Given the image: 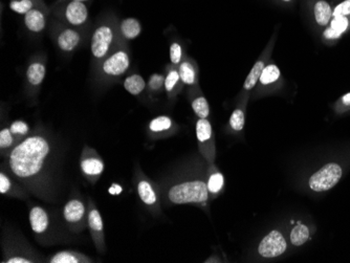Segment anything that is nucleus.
<instances>
[{
  "label": "nucleus",
  "mask_w": 350,
  "mask_h": 263,
  "mask_svg": "<svg viewBox=\"0 0 350 263\" xmlns=\"http://www.w3.org/2000/svg\"><path fill=\"white\" fill-rule=\"evenodd\" d=\"M324 36L327 39H335L341 36V34L336 33L335 31H333L331 28H328L325 32H324Z\"/></svg>",
  "instance_id": "58836bf2"
},
{
  "label": "nucleus",
  "mask_w": 350,
  "mask_h": 263,
  "mask_svg": "<svg viewBox=\"0 0 350 263\" xmlns=\"http://www.w3.org/2000/svg\"><path fill=\"white\" fill-rule=\"evenodd\" d=\"M130 65L129 56L126 52L120 51L104 61L102 70L108 76H121L125 74Z\"/></svg>",
  "instance_id": "1a4fd4ad"
},
{
  "label": "nucleus",
  "mask_w": 350,
  "mask_h": 263,
  "mask_svg": "<svg viewBox=\"0 0 350 263\" xmlns=\"http://www.w3.org/2000/svg\"><path fill=\"white\" fill-rule=\"evenodd\" d=\"M51 153V143L42 135H31L13 148L9 155L11 172L22 180L40 175Z\"/></svg>",
  "instance_id": "f257e3e1"
},
{
  "label": "nucleus",
  "mask_w": 350,
  "mask_h": 263,
  "mask_svg": "<svg viewBox=\"0 0 350 263\" xmlns=\"http://www.w3.org/2000/svg\"><path fill=\"white\" fill-rule=\"evenodd\" d=\"M112 40H114V32L109 27L103 26L96 30L92 39V53L95 58H104L110 49Z\"/></svg>",
  "instance_id": "6e6552de"
},
{
  "label": "nucleus",
  "mask_w": 350,
  "mask_h": 263,
  "mask_svg": "<svg viewBox=\"0 0 350 263\" xmlns=\"http://www.w3.org/2000/svg\"><path fill=\"white\" fill-rule=\"evenodd\" d=\"M27 28L34 33H40L45 28V18L40 11L31 10L25 16Z\"/></svg>",
  "instance_id": "dca6fc26"
},
{
  "label": "nucleus",
  "mask_w": 350,
  "mask_h": 263,
  "mask_svg": "<svg viewBox=\"0 0 350 263\" xmlns=\"http://www.w3.org/2000/svg\"><path fill=\"white\" fill-rule=\"evenodd\" d=\"M170 59L173 64H177L182 59V48L178 43H173L170 48Z\"/></svg>",
  "instance_id": "c9c22d12"
},
{
  "label": "nucleus",
  "mask_w": 350,
  "mask_h": 263,
  "mask_svg": "<svg viewBox=\"0 0 350 263\" xmlns=\"http://www.w3.org/2000/svg\"><path fill=\"white\" fill-rule=\"evenodd\" d=\"M29 219L32 231L36 235H42L48 231L50 226V216L40 205H34L31 208Z\"/></svg>",
  "instance_id": "9d476101"
},
{
  "label": "nucleus",
  "mask_w": 350,
  "mask_h": 263,
  "mask_svg": "<svg viewBox=\"0 0 350 263\" xmlns=\"http://www.w3.org/2000/svg\"><path fill=\"white\" fill-rule=\"evenodd\" d=\"M123 191L122 187L120 185H112L109 189V193L112 194V195H119Z\"/></svg>",
  "instance_id": "ea45409f"
},
{
  "label": "nucleus",
  "mask_w": 350,
  "mask_h": 263,
  "mask_svg": "<svg viewBox=\"0 0 350 263\" xmlns=\"http://www.w3.org/2000/svg\"><path fill=\"white\" fill-rule=\"evenodd\" d=\"M172 125V121L170 118L168 117H157L155 119H153L150 124H149V129L151 132L157 133V132H162L165 130H168L169 128L171 127Z\"/></svg>",
  "instance_id": "a878e982"
},
{
  "label": "nucleus",
  "mask_w": 350,
  "mask_h": 263,
  "mask_svg": "<svg viewBox=\"0 0 350 263\" xmlns=\"http://www.w3.org/2000/svg\"><path fill=\"white\" fill-rule=\"evenodd\" d=\"M4 262L7 263H32L34 262L32 259L24 257V256H12L7 258Z\"/></svg>",
  "instance_id": "4c0bfd02"
},
{
  "label": "nucleus",
  "mask_w": 350,
  "mask_h": 263,
  "mask_svg": "<svg viewBox=\"0 0 350 263\" xmlns=\"http://www.w3.org/2000/svg\"><path fill=\"white\" fill-rule=\"evenodd\" d=\"M342 168L335 163H329L313 173L309 178V187L314 192H323L333 188L342 177Z\"/></svg>",
  "instance_id": "7ed1b4c3"
},
{
  "label": "nucleus",
  "mask_w": 350,
  "mask_h": 263,
  "mask_svg": "<svg viewBox=\"0 0 350 263\" xmlns=\"http://www.w3.org/2000/svg\"><path fill=\"white\" fill-rule=\"evenodd\" d=\"M80 168L82 174L89 181L95 182L103 173L105 165L103 159L98 155L96 150L86 147L81 157Z\"/></svg>",
  "instance_id": "20e7f679"
},
{
  "label": "nucleus",
  "mask_w": 350,
  "mask_h": 263,
  "mask_svg": "<svg viewBox=\"0 0 350 263\" xmlns=\"http://www.w3.org/2000/svg\"><path fill=\"white\" fill-rule=\"evenodd\" d=\"M74 2H81V3H83V2H86V0H74Z\"/></svg>",
  "instance_id": "79ce46f5"
},
{
  "label": "nucleus",
  "mask_w": 350,
  "mask_h": 263,
  "mask_svg": "<svg viewBox=\"0 0 350 263\" xmlns=\"http://www.w3.org/2000/svg\"><path fill=\"white\" fill-rule=\"evenodd\" d=\"M169 199L175 204L204 203L209 198V189L201 180L186 181L173 186L168 193Z\"/></svg>",
  "instance_id": "f03ea898"
},
{
  "label": "nucleus",
  "mask_w": 350,
  "mask_h": 263,
  "mask_svg": "<svg viewBox=\"0 0 350 263\" xmlns=\"http://www.w3.org/2000/svg\"><path fill=\"white\" fill-rule=\"evenodd\" d=\"M349 19L346 16H336L330 21V28L338 34H342L348 29Z\"/></svg>",
  "instance_id": "7c9ffc66"
},
{
  "label": "nucleus",
  "mask_w": 350,
  "mask_h": 263,
  "mask_svg": "<svg viewBox=\"0 0 350 263\" xmlns=\"http://www.w3.org/2000/svg\"><path fill=\"white\" fill-rule=\"evenodd\" d=\"M45 77V66L39 62L32 63L27 72V78L30 84L40 85Z\"/></svg>",
  "instance_id": "6ab92c4d"
},
{
  "label": "nucleus",
  "mask_w": 350,
  "mask_h": 263,
  "mask_svg": "<svg viewBox=\"0 0 350 263\" xmlns=\"http://www.w3.org/2000/svg\"><path fill=\"white\" fill-rule=\"evenodd\" d=\"M14 189V185L11 178L4 172L0 173V193L3 195H7Z\"/></svg>",
  "instance_id": "473e14b6"
},
{
  "label": "nucleus",
  "mask_w": 350,
  "mask_h": 263,
  "mask_svg": "<svg viewBox=\"0 0 350 263\" xmlns=\"http://www.w3.org/2000/svg\"><path fill=\"white\" fill-rule=\"evenodd\" d=\"M223 176L221 173L216 172L210 176L208 181V189L212 194H217L223 187Z\"/></svg>",
  "instance_id": "bb28decb"
},
{
  "label": "nucleus",
  "mask_w": 350,
  "mask_h": 263,
  "mask_svg": "<svg viewBox=\"0 0 350 263\" xmlns=\"http://www.w3.org/2000/svg\"><path fill=\"white\" fill-rule=\"evenodd\" d=\"M286 249L284 237L278 231H272L267 234L259 244L258 251L262 257L275 258L282 255Z\"/></svg>",
  "instance_id": "423d86ee"
},
{
  "label": "nucleus",
  "mask_w": 350,
  "mask_h": 263,
  "mask_svg": "<svg viewBox=\"0 0 350 263\" xmlns=\"http://www.w3.org/2000/svg\"><path fill=\"white\" fill-rule=\"evenodd\" d=\"M121 32L123 36L128 40H132L139 37L142 32V27L140 22L135 18H127L122 21Z\"/></svg>",
  "instance_id": "f3484780"
},
{
  "label": "nucleus",
  "mask_w": 350,
  "mask_h": 263,
  "mask_svg": "<svg viewBox=\"0 0 350 263\" xmlns=\"http://www.w3.org/2000/svg\"><path fill=\"white\" fill-rule=\"evenodd\" d=\"M87 224L89 227L92 238L96 244V247L101 253L105 250V236H104V224L98 209H96L92 204V208L89 205V211L87 214Z\"/></svg>",
  "instance_id": "0eeeda50"
},
{
  "label": "nucleus",
  "mask_w": 350,
  "mask_h": 263,
  "mask_svg": "<svg viewBox=\"0 0 350 263\" xmlns=\"http://www.w3.org/2000/svg\"><path fill=\"white\" fill-rule=\"evenodd\" d=\"M313 13L315 21H317V24L321 27H326L328 25L332 17V10L329 4H327L324 0H319V2H317V4L314 5Z\"/></svg>",
  "instance_id": "2eb2a0df"
},
{
  "label": "nucleus",
  "mask_w": 350,
  "mask_h": 263,
  "mask_svg": "<svg viewBox=\"0 0 350 263\" xmlns=\"http://www.w3.org/2000/svg\"><path fill=\"white\" fill-rule=\"evenodd\" d=\"M63 218L73 231H81L86 224V209L79 199H71L63 208Z\"/></svg>",
  "instance_id": "39448f33"
},
{
  "label": "nucleus",
  "mask_w": 350,
  "mask_h": 263,
  "mask_svg": "<svg viewBox=\"0 0 350 263\" xmlns=\"http://www.w3.org/2000/svg\"><path fill=\"white\" fill-rule=\"evenodd\" d=\"M230 125L231 127L236 131L242 130L244 126V113L242 110L236 109L232 113V116L230 118Z\"/></svg>",
  "instance_id": "c756f323"
},
{
  "label": "nucleus",
  "mask_w": 350,
  "mask_h": 263,
  "mask_svg": "<svg viewBox=\"0 0 350 263\" xmlns=\"http://www.w3.org/2000/svg\"><path fill=\"white\" fill-rule=\"evenodd\" d=\"M264 67L265 66H264V63L262 61H258L253 66L252 71L246 77V80H245L244 85H243L244 89L250 90L256 85V83L258 82V80H260V77H261V74H262V71H263Z\"/></svg>",
  "instance_id": "4be33fe9"
},
{
  "label": "nucleus",
  "mask_w": 350,
  "mask_h": 263,
  "mask_svg": "<svg viewBox=\"0 0 350 263\" xmlns=\"http://www.w3.org/2000/svg\"><path fill=\"white\" fill-rule=\"evenodd\" d=\"M178 74H179L180 80H182L185 84L192 85L195 82V72L191 63L184 62L183 64H180Z\"/></svg>",
  "instance_id": "5701e85b"
},
{
  "label": "nucleus",
  "mask_w": 350,
  "mask_h": 263,
  "mask_svg": "<svg viewBox=\"0 0 350 263\" xmlns=\"http://www.w3.org/2000/svg\"><path fill=\"white\" fill-rule=\"evenodd\" d=\"M81 37L79 33L67 29L64 30L58 37V45L63 52H73L80 43Z\"/></svg>",
  "instance_id": "ddd939ff"
},
{
  "label": "nucleus",
  "mask_w": 350,
  "mask_h": 263,
  "mask_svg": "<svg viewBox=\"0 0 350 263\" xmlns=\"http://www.w3.org/2000/svg\"><path fill=\"white\" fill-rule=\"evenodd\" d=\"M350 15V0H345L342 4L337 5L333 12H332V16L336 17V16H346L348 17Z\"/></svg>",
  "instance_id": "f704fd0d"
},
{
  "label": "nucleus",
  "mask_w": 350,
  "mask_h": 263,
  "mask_svg": "<svg viewBox=\"0 0 350 263\" xmlns=\"http://www.w3.org/2000/svg\"><path fill=\"white\" fill-rule=\"evenodd\" d=\"M33 2L32 0H19V2H12L10 5V8L14 12L18 14H27L31 10H33Z\"/></svg>",
  "instance_id": "c85d7f7f"
},
{
  "label": "nucleus",
  "mask_w": 350,
  "mask_h": 263,
  "mask_svg": "<svg viewBox=\"0 0 350 263\" xmlns=\"http://www.w3.org/2000/svg\"><path fill=\"white\" fill-rule=\"evenodd\" d=\"M15 143V135L9 128H4L0 131V149L6 150L12 147Z\"/></svg>",
  "instance_id": "cd10ccee"
},
{
  "label": "nucleus",
  "mask_w": 350,
  "mask_h": 263,
  "mask_svg": "<svg viewBox=\"0 0 350 263\" xmlns=\"http://www.w3.org/2000/svg\"><path fill=\"white\" fill-rule=\"evenodd\" d=\"M124 87L133 96L140 95L146 87V82L140 75H131L124 81Z\"/></svg>",
  "instance_id": "a211bd4d"
},
{
  "label": "nucleus",
  "mask_w": 350,
  "mask_h": 263,
  "mask_svg": "<svg viewBox=\"0 0 350 263\" xmlns=\"http://www.w3.org/2000/svg\"><path fill=\"white\" fill-rule=\"evenodd\" d=\"M179 79H180V77H179L178 72L171 71L170 73H169L167 78H166V80H165V84H164L166 90L167 91H171L175 87V85L177 84Z\"/></svg>",
  "instance_id": "72a5a7b5"
},
{
  "label": "nucleus",
  "mask_w": 350,
  "mask_h": 263,
  "mask_svg": "<svg viewBox=\"0 0 350 263\" xmlns=\"http://www.w3.org/2000/svg\"><path fill=\"white\" fill-rule=\"evenodd\" d=\"M137 190H138V194H139L140 199L145 204L153 205V204L156 203L157 196H156V193H155L152 185L150 184V181H148L145 178L140 179L139 182H138Z\"/></svg>",
  "instance_id": "4468645a"
},
{
  "label": "nucleus",
  "mask_w": 350,
  "mask_h": 263,
  "mask_svg": "<svg viewBox=\"0 0 350 263\" xmlns=\"http://www.w3.org/2000/svg\"><path fill=\"white\" fill-rule=\"evenodd\" d=\"M50 263H89L92 259L75 250H61L49 259Z\"/></svg>",
  "instance_id": "f8f14e48"
},
{
  "label": "nucleus",
  "mask_w": 350,
  "mask_h": 263,
  "mask_svg": "<svg viewBox=\"0 0 350 263\" xmlns=\"http://www.w3.org/2000/svg\"><path fill=\"white\" fill-rule=\"evenodd\" d=\"M10 129L14 135L25 136L30 132L29 125L24 121H15L10 126Z\"/></svg>",
  "instance_id": "2f4dec72"
},
{
  "label": "nucleus",
  "mask_w": 350,
  "mask_h": 263,
  "mask_svg": "<svg viewBox=\"0 0 350 263\" xmlns=\"http://www.w3.org/2000/svg\"><path fill=\"white\" fill-rule=\"evenodd\" d=\"M65 16L71 25L81 26L87 20L88 11L83 3L72 2L66 8Z\"/></svg>",
  "instance_id": "9b49d317"
},
{
  "label": "nucleus",
  "mask_w": 350,
  "mask_h": 263,
  "mask_svg": "<svg viewBox=\"0 0 350 263\" xmlns=\"http://www.w3.org/2000/svg\"><path fill=\"white\" fill-rule=\"evenodd\" d=\"M342 102L343 104L346 106H350V93L346 94L343 98H342Z\"/></svg>",
  "instance_id": "a19ab883"
},
{
  "label": "nucleus",
  "mask_w": 350,
  "mask_h": 263,
  "mask_svg": "<svg viewBox=\"0 0 350 263\" xmlns=\"http://www.w3.org/2000/svg\"><path fill=\"white\" fill-rule=\"evenodd\" d=\"M196 135L200 144L209 143L212 138V127L207 119H200L196 123Z\"/></svg>",
  "instance_id": "aec40b11"
},
{
  "label": "nucleus",
  "mask_w": 350,
  "mask_h": 263,
  "mask_svg": "<svg viewBox=\"0 0 350 263\" xmlns=\"http://www.w3.org/2000/svg\"><path fill=\"white\" fill-rule=\"evenodd\" d=\"M309 239V230L306 225L299 224L292 228L290 233L291 243L296 246H300L305 243Z\"/></svg>",
  "instance_id": "412c9836"
},
{
  "label": "nucleus",
  "mask_w": 350,
  "mask_h": 263,
  "mask_svg": "<svg viewBox=\"0 0 350 263\" xmlns=\"http://www.w3.org/2000/svg\"><path fill=\"white\" fill-rule=\"evenodd\" d=\"M279 77H280L279 68L276 65H268L263 68L261 77H260V82L263 85H267L277 81Z\"/></svg>",
  "instance_id": "393cba45"
},
{
  "label": "nucleus",
  "mask_w": 350,
  "mask_h": 263,
  "mask_svg": "<svg viewBox=\"0 0 350 263\" xmlns=\"http://www.w3.org/2000/svg\"><path fill=\"white\" fill-rule=\"evenodd\" d=\"M284 2H289V0H284Z\"/></svg>",
  "instance_id": "37998d69"
},
{
  "label": "nucleus",
  "mask_w": 350,
  "mask_h": 263,
  "mask_svg": "<svg viewBox=\"0 0 350 263\" xmlns=\"http://www.w3.org/2000/svg\"><path fill=\"white\" fill-rule=\"evenodd\" d=\"M192 107H193L194 112L196 113V116L199 119H207L209 113H210V107H209V103L207 101L206 98L204 97H199L197 99H195L192 103Z\"/></svg>",
  "instance_id": "b1692460"
},
{
  "label": "nucleus",
  "mask_w": 350,
  "mask_h": 263,
  "mask_svg": "<svg viewBox=\"0 0 350 263\" xmlns=\"http://www.w3.org/2000/svg\"><path fill=\"white\" fill-rule=\"evenodd\" d=\"M165 84V80L163 78V76L161 75H153L151 78H150V81H149V87L153 90H157V89H160L161 86Z\"/></svg>",
  "instance_id": "e433bc0d"
}]
</instances>
